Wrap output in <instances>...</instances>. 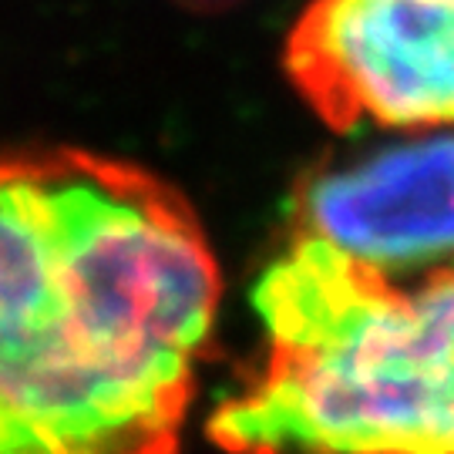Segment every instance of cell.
Instances as JSON below:
<instances>
[{
	"mask_svg": "<svg viewBox=\"0 0 454 454\" xmlns=\"http://www.w3.org/2000/svg\"><path fill=\"white\" fill-rule=\"evenodd\" d=\"M219 262L168 182L0 155V454H179Z\"/></svg>",
	"mask_w": 454,
	"mask_h": 454,
	"instance_id": "6da1fadb",
	"label": "cell"
},
{
	"mask_svg": "<svg viewBox=\"0 0 454 454\" xmlns=\"http://www.w3.org/2000/svg\"><path fill=\"white\" fill-rule=\"evenodd\" d=\"M253 309L260 371L209 418L226 454H454V256L384 270L296 229Z\"/></svg>",
	"mask_w": 454,
	"mask_h": 454,
	"instance_id": "7a4b0ae2",
	"label": "cell"
},
{
	"mask_svg": "<svg viewBox=\"0 0 454 454\" xmlns=\"http://www.w3.org/2000/svg\"><path fill=\"white\" fill-rule=\"evenodd\" d=\"M283 67L333 131H454V0H309Z\"/></svg>",
	"mask_w": 454,
	"mask_h": 454,
	"instance_id": "3957f363",
	"label": "cell"
},
{
	"mask_svg": "<svg viewBox=\"0 0 454 454\" xmlns=\"http://www.w3.org/2000/svg\"><path fill=\"white\" fill-rule=\"evenodd\" d=\"M384 270L454 256V138L394 148L313 179L300 192V226Z\"/></svg>",
	"mask_w": 454,
	"mask_h": 454,
	"instance_id": "277c9868",
	"label": "cell"
}]
</instances>
